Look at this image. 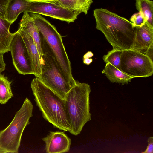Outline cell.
I'll return each instance as SVG.
<instances>
[{
    "instance_id": "6da1fadb",
    "label": "cell",
    "mask_w": 153,
    "mask_h": 153,
    "mask_svg": "<svg viewBox=\"0 0 153 153\" xmlns=\"http://www.w3.org/2000/svg\"><path fill=\"white\" fill-rule=\"evenodd\" d=\"M96 28L101 31L113 48L132 49L135 37L132 23L124 17L103 8L95 9Z\"/></svg>"
},
{
    "instance_id": "7a4b0ae2",
    "label": "cell",
    "mask_w": 153,
    "mask_h": 153,
    "mask_svg": "<svg viewBox=\"0 0 153 153\" xmlns=\"http://www.w3.org/2000/svg\"><path fill=\"white\" fill-rule=\"evenodd\" d=\"M31 88L43 118L54 127L69 132L71 126L64 100L36 77L31 82Z\"/></svg>"
},
{
    "instance_id": "3957f363",
    "label": "cell",
    "mask_w": 153,
    "mask_h": 153,
    "mask_svg": "<svg viewBox=\"0 0 153 153\" xmlns=\"http://www.w3.org/2000/svg\"><path fill=\"white\" fill-rule=\"evenodd\" d=\"M40 34L43 53L47 51L54 58L64 77L72 85L76 80L72 74L71 62L63 43L62 36L56 27L42 15L29 13Z\"/></svg>"
},
{
    "instance_id": "277c9868",
    "label": "cell",
    "mask_w": 153,
    "mask_h": 153,
    "mask_svg": "<svg viewBox=\"0 0 153 153\" xmlns=\"http://www.w3.org/2000/svg\"><path fill=\"white\" fill-rule=\"evenodd\" d=\"M91 88L88 83L76 81L64 100L66 110L71 130L69 132L77 135L84 126L91 120L90 112L89 94Z\"/></svg>"
},
{
    "instance_id": "5b68a950",
    "label": "cell",
    "mask_w": 153,
    "mask_h": 153,
    "mask_svg": "<svg viewBox=\"0 0 153 153\" xmlns=\"http://www.w3.org/2000/svg\"><path fill=\"white\" fill-rule=\"evenodd\" d=\"M33 106L26 98L8 126L0 131V153H18L22 136L32 116Z\"/></svg>"
},
{
    "instance_id": "8992f818",
    "label": "cell",
    "mask_w": 153,
    "mask_h": 153,
    "mask_svg": "<svg viewBox=\"0 0 153 153\" xmlns=\"http://www.w3.org/2000/svg\"><path fill=\"white\" fill-rule=\"evenodd\" d=\"M41 71L37 78L45 85L64 100L72 85L64 77L54 58L45 51L41 58Z\"/></svg>"
},
{
    "instance_id": "52a82bcc",
    "label": "cell",
    "mask_w": 153,
    "mask_h": 153,
    "mask_svg": "<svg viewBox=\"0 0 153 153\" xmlns=\"http://www.w3.org/2000/svg\"><path fill=\"white\" fill-rule=\"evenodd\" d=\"M120 62L121 71L134 78L146 77L153 74V62L139 51L122 50Z\"/></svg>"
},
{
    "instance_id": "ba28073f",
    "label": "cell",
    "mask_w": 153,
    "mask_h": 153,
    "mask_svg": "<svg viewBox=\"0 0 153 153\" xmlns=\"http://www.w3.org/2000/svg\"><path fill=\"white\" fill-rule=\"evenodd\" d=\"M26 12L48 16L68 23L74 22L80 14L57 4L55 3L31 2Z\"/></svg>"
},
{
    "instance_id": "9c48e42d",
    "label": "cell",
    "mask_w": 153,
    "mask_h": 153,
    "mask_svg": "<svg viewBox=\"0 0 153 153\" xmlns=\"http://www.w3.org/2000/svg\"><path fill=\"white\" fill-rule=\"evenodd\" d=\"M9 51L14 66L19 74L24 75L33 74L32 62L27 48L21 35L17 31L14 33Z\"/></svg>"
},
{
    "instance_id": "30bf717a",
    "label": "cell",
    "mask_w": 153,
    "mask_h": 153,
    "mask_svg": "<svg viewBox=\"0 0 153 153\" xmlns=\"http://www.w3.org/2000/svg\"><path fill=\"white\" fill-rule=\"evenodd\" d=\"M42 140L45 143V149L46 153H64L69 150L71 139L64 132L51 131Z\"/></svg>"
},
{
    "instance_id": "8fae6325",
    "label": "cell",
    "mask_w": 153,
    "mask_h": 153,
    "mask_svg": "<svg viewBox=\"0 0 153 153\" xmlns=\"http://www.w3.org/2000/svg\"><path fill=\"white\" fill-rule=\"evenodd\" d=\"M18 29L28 33L33 39L41 58L43 54L42 37L32 17L27 12H24Z\"/></svg>"
},
{
    "instance_id": "7c38bea8",
    "label": "cell",
    "mask_w": 153,
    "mask_h": 153,
    "mask_svg": "<svg viewBox=\"0 0 153 153\" xmlns=\"http://www.w3.org/2000/svg\"><path fill=\"white\" fill-rule=\"evenodd\" d=\"M25 44L32 62L33 75L38 77L41 71V58L32 37L27 33L18 29Z\"/></svg>"
},
{
    "instance_id": "4fadbf2b",
    "label": "cell",
    "mask_w": 153,
    "mask_h": 153,
    "mask_svg": "<svg viewBox=\"0 0 153 153\" xmlns=\"http://www.w3.org/2000/svg\"><path fill=\"white\" fill-rule=\"evenodd\" d=\"M135 37L134 49L141 52L146 50L153 44V29L145 23L140 27H135Z\"/></svg>"
},
{
    "instance_id": "5bb4252c",
    "label": "cell",
    "mask_w": 153,
    "mask_h": 153,
    "mask_svg": "<svg viewBox=\"0 0 153 153\" xmlns=\"http://www.w3.org/2000/svg\"><path fill=\"white\" fill-rule=\"evenodd\" d=\"M31 2L28 0H10L7 6L5 19L12 24L20 13L26 11Z\"/></svg>"
},
{
    "instance_id": "9a60e30c",
    "label": "cell",
    "mask_w": 153,
    "mask_h": 153,
    "mask_svg": "<svg viewBox=\"0 0 153 153\" xmlns=\"http://www.w3.org/2000/svg\"><path fill=\"white\" fill-rule=\"evenodd\" d=\"M12 24L4 18L0 17V54L3 55L9 51L10 45L14 35L10 31Z\"/></svg>"
},
{
    "instance_id": "2e32d148",
    "label": "cell",
    "mask_w": 153,
    "mask_h": 153,
    "mask_svg": "<svg viewBox=\"0 0 153 153\" xmlns=\"http://www.w3.org/2000/svg\"><path fill=\"white\" fill-rule=\"evenodd\" d=\"M102 73L105 74L111 82L124 84L127 83L134 78L123 72L111 64L106 63Z\"/></svg>"
},
{
    "instance_id": "e0dca14e",
    "label": "cell",
    "mask_w": 153,
    "mask_h": 153,
    "mask_svg": "<svg viewBox=\"0 0 153 153\" xmlns=\"http://www.w3.org/2000/svg\"><path fill=\"white\" fill-rule=\"evenodd\" d=\"M57 4L69 10L76 11L80 14L83 13L87 14L92 0H57Z\"/></svg>"
},
{
    "instance_id": "ac0fdd59",
    "label": "cell",
    "mask_w": 153,
    "mask_h": 153,
    "mask_svg": "<svg viewBox=\"0 0 153 153\" xmlns=\"http://www.w3.org/2000/svg\"><path fill=\"white\" fill-rule=\"evenodd\" d=\"M135 4L137 9L144 16L146 23L153 29V1L151 0H136Z\"/></svg>"
},
{
    "instance_id": "d6986e66",
    "label": "cell",
    "mask_w": 153,
    "mask_h": 153,
    "mask_svg": "<svg viewBox=\"0 0 153 153\" xmlns=\"http://www.w3.org/2000/svg\"><path fill=\"white\" fill-rule=\"evenodd\" d=\"M11 82L3 74L0 73V103L6 104L13 96Z\"/></svg>"
},
{
    "instance_id": "ffe728a7",
    "label": "cell",
    "mask_w": 153,
    "mask_h": 153,
    "mask_svg": "<svg viewBox=\"0 0 153 153\" xmlns=\"http://www.w3.org/2000/svg\"><path fill=\"white\" fill-rule=\"evenodd\" d=\"M122 51L121 49L113 48L109 51L107 54L103 56V59L105 63H109L121 70L120 62Z\"/></svg>"
},
{
    "instance_id": "44dd1931",
    "label": "cell",
    "mask_w": 153,
    "mask_h": 153,
    "mask_svg": "<svg viewBox=\"0 0 153 153\" xmlns=\"http://www.w3.org/2000/svg\"><path fill=\"white\" fill-rule=\"evenodd\" d=\"M130 20L134 27H141L146 23L144 16L140 12L134 14L130 18Z\"/></svg>"
},
{
    "instance_id": "7402d4cb",
    "label": "cell",
    "mask_w": 153,
    "mask_h": 153,
    "mask_svg": "<svg viewBox=\"0 0 153 153\" xmlns=\"http://www.w3.org/2000/svg\"><path fill=\"white\" fill-rule=\"evenodd\" d=\"M10 0H0V17L5 18L7 5Z\"/></svg>"
},
{
    "instance_id": "603a6c76",
    "label": "cell",
    "mask_w": 153,
    "mask_h": 153,
    "mask_svg": "<svg viewBox=\"0 0 153 153\" xmlns=\"http://www.w3.org/2000/svg\"><path fill=\"white\" fill-rule=\"evenodd\" d=\"M148 145L146 149L142 153H153V137H150L148 140Z\"/></svg>"
},
{
    "instance_id": "cb8c5ba5",
    "label": "cell",
    "mask_w": 153,
    "mask_h": 153,
    "mask_svg": "<svg viewBox=\"0 0 153 153\" xmlns=\"http://www.w3.org/2000/svg\"><path fill=\"white\" fill-rule=\"evenodd\" d=\"M153 44H152L151 46L146 50L144 53L147 56H148L153 61Z\"/></svg>"
},
{
    "instance_id": "d4e9b609",
    "label": "cell",
    "mask_w": 153,
    "mask_h": 153,
    "mask_svg": "<svg viewBox=\"0 0 153 153\" xmlns=\"http://www.w3.org/2000/svg\"><path fill=\"white\" fill-rule=\"evenodd\" d=\"M6 65L4 60L3 55L0 54V73L5 70Z\"/></svg>"
},
{
    "instance_id": "484cf974",
    "label": "cell",
    "mask_w": 153,
    "mask_h": 153,
    "mask_svg": "<svg viewBox=\"0 0 153 153\" xmlns=\"http://www.w3.org/2000/svg\"><path fill=\"white\" fill-rule=\"evenodd\" d=\"M83 60L84 64L89 65L92 62L93 60L92 59L89 58H83Z\"/></svg>"
},
{
    "instance_id": "4316f807",
    "label": "cell",
    "mask_w": 153,
    "mask_h": 153,
    "mask_svg": "<svg viewBox=\"0 0 153 153\" xmlns=\"http://www.w3.org/2000/svg\"><path fill=\"white\" fill-rule=\"evenodd\" d=\"M93 56V53L91 51H88L83 56V58H89L92 57Z\"/></svg>"
}]
</instances>
